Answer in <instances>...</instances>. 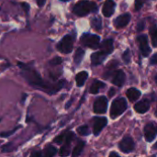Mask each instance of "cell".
<instances>
[{"instance_id":"40","label":"cell","mask_w":157,"mask_h":157,"mask_svg":"<svg viewBox=\"0 0 157 157\" xmlns=\"http://www.w3.org/2000/svg\"><path fill=\"white\" fill-rule=\"evenodd\" d=\"M153 157H155V155H154V156H153Z\"/></svg>"},{"instance_id":"23","label":"cell","mask_w":157,"mask_h":157,"mask_svg":"<svg viewBox=\"0 0 157 157\" xmlns=\"http://www.w3.org/2000/svg\"><path fill=\"white\" fill-rule=\"evenodd\" d=\"M70 144H64L61 150H60V155L62 157H66L70 154Z\"/></svg>"},{"instance_id":"31","label":"cell","mask_w":157,"mask_h":157,"mask_svg":"<svg viewBox=\"0 0 157 157\" xmlns=\"http://www.w3.org/2000/svg\"><path fill=\"white\" fill-rule=\"evenodd\" d=\"M17 128H15L13 131H9V132H2V133H0V136H2V137H7V136H9L10 134L14 133V132L17 131Z\"/></svg>"},{"instance_id":"2","label":"cell","mask_w":157,"mask_h":157,"mask_svg":"<svg viewBox=\"0 0 157 157\" xmlns=\"http://www.w3.org/2000/svg\"><path fill=\"white\" fill-rule=\"evenodd\" d=\"M97 6L94 2H89L87 0H81L75 4L74 6V13L79 17L86 16L89 12L96 11Z\"/></svg>"},{"instance_id":"19","label":"cell","mask_w":157,"mask_h":157,"mask_svg":"<svg viewBox=\"0 0 157 157\" xmlns=\"http://www.w3.org/2000/svg\"><path fill=\"white\" fill-rule=\"evenodd\" d=\"M103 87H105V84L101 81L96 80L90 87V93L91 94H98Z\"/></svg>"},{"instance_id":"21","label":"cell","mask_w":157,"mask_h":157,"mask_svg":"<svg viewBox=\"0 0 157 157\" xmlns=\"http://www.w3.org/2000/svg\"><path fill=\"white\" fill-rule=\"evenodd\" d=\"M84 147H85V143L82 142V141H80V142L76 144V146L75 147V149H74V151H73V154H72V156H79V155L82 154V152H83V150H84Z\"/></svg>"},{"instance_id":"14","label":"cell","mask_w":157,"mask_h":157,"mask_svg":"<svg viewBox=\"0 0 157 157\" xmlns=\"http://www.w3.org/2000/svg\"><path fill=\"white\" fill-rule=\"evenodd\" d=\"M125 78H126V76H125L124 72L121 70H119V71L115 72L113 78H112V83L114 85H116L117 86H121L125 82Z\"/></svg>"},{"instance_id":"3","label":"cell","mask_w":157,"mask_h":157,"mask_svg":"<svg viewBox=\"0 0 157 157\" xmlns=\"http://www.w3.org/2000/svg\"><path fill=\"white\" fill-rule=\"evenodd\" d=\"M126 109H127L126 99L122 98H116L112 102V105L110 108V117L112 119H115V118L121 116Z\"/></svg>"},{"instance_id":"10","label":"cell","mask_w":157,"mask_h":157,"mask_svg":"<svg viewBox=\"0 0 157 157\" xmlns=\"http://www.w3.org/2000/svg\"><path fill=\"white\" fill-rule=\"evenodd\" d=\"M108 121L106 118H95L94 119V125H93V132L95 135H98L103 128L107 125Z\"/></svg>"},{"instance_id":"37","label":"cell","mask_w":157,"mask_h":157,"mask_svg":"<svg viewBox=\"0 0 157 157\" xmlns=\"http://www.w3.org/2000/svg\"><path fill=\"white\" fill-rule=\"evenodd\" d=\"M109 157H121V156H120L117 153H114V152H113V153H111V154L109 155Z\"/></svg>"},{"instance_id":"18","label":"cell","mask_w":157,"mask_h":157,"mask_svg":"<svg viewBox=\"0 0 157 157\" xmlns=\"http://www.w3.org/2000/svg\"><path fill=\"white\" fill-rule=\"evenodd\" d=\"M87 77H88V74H87L86 72L83 71V72L78 73V74L76 75V77H75V81H76L77 86H84V84H85V82L86 81Z\"/></svg>"},{"instance_id":"33","label":"cell","mask_w":157,"mask_h":157,"mask_svg":"<svg viewBox=\"0 0 157 157\" xmlns=\"http://www.w3.org/2000/svg\"><path fill=\"white\" fill-rule=\"evenodd\" d=\"M151 64H153V65H155V64H156L157 63V54H154L153 55V57H152V59H151Z\"/></svg>"},{"instance_id":"7","label":"cell","mask_w":157,"mask_h":157,"mask_svg":"<svg viewBox=\"0 0 157 157\" xmlns=\"http://www.w3.org/2000/svg\"><path fill=\"white\" fill-rule=\"evenodd\" d=\"M119 147L123 153H126V154L131 153L134 149V142H133L132 138H131L130 136H126L121 140Z\"/></svg>"},{"instance_id":"26","label":"cell","mask_w":157,"mask_h":157,"mask_svg":"<svg viewBox=\"0 0 157 157\" xmlns=\"http://www.w3.org/2000/svg\"><path fill=\"white\" fill-rule=\"evenodd\" d=\"M77 132L80 134V135H87L89 133V129L86 125H84V126H80L78 129H77Z\"/></svg>"},{"instance_id":"6","label":"cell","mask_w":157,"mask_h":157,"mask_svg":"<svg viewBox=\"0 0 157 157\" xmlns=\"http://www.w3.org/2000/svg\"><path fill=\"white\" fill-rule=\"evenodd\" d=\"M108 108V99L106 97H99L94 103V112L98 114H103Z\"/></svg>"},{"instance_id":"36","label":"cell","mask_w":157,"mask_h":157,"mask_svg":"<svg viewBox=\"0 0 157 157\" xmlns=\"http://www.w3.org/2000/svg\"><path fill=\"white\" fill-rule=\"evenodd\" d=\"M22 6H23V8H24V9L26 8V12H28V11H29V5H28V4L23 3V4H22Z\"/></svg>"},{"instance_id":"28","label":"cell","mask_w":157,"mask_h":157,"mask_svg":"<svg viewBox=\"0 0 157 157\" xmlns=\"http://www.w3.org/2000/svg\"><path fill=\"white\" fill-rule=\"evenodd\" d=\"M64 139H65V133L60 134L58 137H56V138L54 139V143H56V144H62V143H63V142H64Z\"/></svg>"},{"instance_id":"16","label":"cell","mask_w":157,"mask_h":157,"mask_svg":"<svg viewBox=\"0 0 157 157\" xmlns=\"http://www.w3.org/2000/svg\"><path fill=\"white\" fill-rule=\"evenodd\" d=\"M106 54L101 52H94L92 55H91V62H92V64L93 65H98L100 63H102L106 58Z\"/></svg>"},{"instance_id":"12","label":"cell","mask_w":157,"mask_h":157,"mask_svg":"<svg viewBox=\"0 0 157 157\" xmlns=\"http://www.w3.org/2000/svg\"><path fill=\"white\" fill-rule=\"evenodd\" d=\"M130 20H131V15L129 13H125L117 17V19L115 20V25L117 28H124L129 24Z\"/></svg>"},{"instance_id":"39","label":"cell","mask_w":157,"mask_h":157,"mask_svg":"<svg viewBox=\"0 0 157 157\" xmlns=\"http://www.w3.org/2000/svg\"><path fill=\"white\" fill-rule=\"evenodd\" d=\"M62 1H69V0H62Z\"/></svg>"},{"instance_id":"29","label":"cell","mask_w":157,"mask_h":157,"mask_svg":"<svg viewBox=\"0 0 157 157\" xmlns=\"http://www.w3.org/2000/svg\"><path fill=\"white\" fill-rule=\"evenodd\" d=\"M62 62H63V60H62L60 57H56V58L52 59V60L50 62V64H51V65H58V64H60Z\"/></svg>"},{"instance_id":"35","label":"cell","mask_w":157,"mask_h":157,"mask_svg":"<svg viewBox=\"0 0 157 157\" xmlns=\"http://www.w3.org/2000/svg\"><path fill=\"white\" fill-rule=\"evenodd\" d=\"M45 1H46V0H38V5H39L40 6H42L44 5Z\"/></svg>"},{"instance_id":"1","label":"cell","mask_w":157,"mask_h":157,"mask_svg":"<svg viewBox=\"0 0 157 157\" xmlns=\"http://www.w3.org/2000/svg\"><path fill=\"white\" fill-rule=\"evenodd\" d=\"M18 65L22 69L21 75L29 83V85L32 86H35L37 88H40L44 92H47L49 94H53V93H56L63 86V82H59L56 84H50L48 82L46 83L41 79L40 75L35 70L29 68L25 64L20 63H18Z\"/></svg>"},{"instance_id":"13","label":"cell","mask_w":157,"mask_h":157,"mask_svg":"<svg viewBox=\"0 0 157 157\" xmlns=\"http://www.w3.org/2000/svg\"><path fill=\"white\" fill-rule=\"evenodd\" d=\"M100 52L105 53L106 55L109 54L112 52L113 51V40L111 39H109V40H105L100 45Z\"/></svg>"},{"instance_id":"24","label":"cell","mask_w":157,"mask_h":157,"mask_svg":"<svg viewBox=\"0 0 157 157\" xmlns=\"http://www.w3.org/2000/svg\"><path fill=\"white\" fill-rule=\"evenodd\" d=\"M150 35H151V38H152V42H153V45L155 47H156V37H157V29L156 25L155 24L153 26V28L150 29Z\"/></svg>"},{"instance_id":"20","label":"cell","mask_w":157,"mask_h":157,"mask_svg":"<svg viewBox=\"0 0 157 157\" xmlns=\"http://www.w3.org/2000/svg\"><path fill=\"white\" fill-rule=\"evenodd\" d=\"M57 153V150L52 145H48L42 152V157H53Z\"/></svg>"},{"instance_id":"27","label":"cell","mask_w":157,"mask_h":157,"mask_svg":"<svg viewBox=\"0 0 157 157\" xmlns=\"http://www.w3.org/2000/svg\"><path fill=\"white\" fill-rule=\"evenodd\" d=\"M122 58H123V61L126 63H130V61H131V52H130V50H126L125 51V52L122 55Z\"/></svg>"},{"instance_id":"15","label":"cell","mask_w":157,"mask_h":157,"mask_svg":"<svg viewBox=\"0 0 157 157\" xmlns=\"http://www.w3.org/2000/svg\"><path fill=\"white\" fill-rule=\"evenodd\" d=\"M150 108V102L147 99H144L141 100L140 102L136 103L134 106V110L137 111L138 113H145L146 111H148Z\"/></svg>"},{"instance_id":"17","label":"cell","mask_w":157,"mask_h":157,"mask_svg":"<svg viewBox=\"0 0 157 157\" xmlns=\"http://www.w3.org/2000/svg\"><path fill=\"white\" fill-rule=\"evenodd\" d=\"M126 95H127L128 98L130 99V101L133 102V101L137 100L141 97V92L138 89H136L134 87H132V88H129L127 90Z\"/></svg>"},{"instance_id":"25","label":"cell","mask_w":157,"mask_h":157,"mask_svg":"<svg viewBox=\"0 0 157 157\" xmlns=\"http://www.w3.org/2000/svg\"><path fill=\"white\" fill-rule=\"evenodd\" d=\"M92 27L96 29V30H100L102 28V22H101V18L100 17H95L92 20Z\"/></svg>"},{"instance_id":"4","label":"cell","mask_w":157,"mask_h":157,"mask_svg":"<svg viewBox=\"0 0 157 157\" xmlns=\"http://www.w3.org/2000/svg\"><path fill=\"white\" fill-rule=\"evenodd\" d=\"M73 47H74V39L71 35L64 36L57 45L58 50L63 53L71 52L73 50Z\"/></svg>"},{"instance_id":"32","label":"cell","mask_w":157,"mask_h":157,"mask_svg":"<svg viewBox=\"0 0 157 157\" xmlns=\"http://www.w3.org/2000/svg\"><path fill=\"white\" fill-rule=\"evenodd\" d=\"M29 157H42V152H40V151L33 152Z\"/></svg>"},{"instance_id":"22","label":"cell","mask_w":157,"mask_h":157,"mask_svg":"<svg viewBox=\"0 0 157 157\" xmlns=\"http://www.w3.org/2000/svg\"><path fill=\"white\" fill-rule=\"evenodd\" d=\"M84 55H85V51L82 48H78L75 54V63L76 64H79L82 62Z\"/></svg>"},{"instance_id":"11","label":"cell","mask_w":157,"mask_h":157,"mask_svg":"<svg viewBox=\"0 0 157 157\" xmlns=\"http://www.w3.org/2000/svg\"><path fill=\"white\" fill-rule=\"evenodd\" d=\"M115 6L116 5H115V3L112 0H107L104 3L103 7H102V13H103V15L105 17H110L113 14L114 10H115Z\"/></svg>"},{"instance_id":"5","label":"cell","mask_w":157,"mask_h":157,"mask_svg":"<svg viewBox=\"0 0 157 157\" xmlns=\"http://www.w3.org/2000/svg\"><path fill=\"white\" fill-rule=\"evenodd\" d=\"M81 40L86 46L91 49H97L99 46L100 39L98 35H95V34H85L83 35Z\"/></svg>"},{"instance_id":"30","label":"cell","mask_w":157,"mask_h":157,"mask_svg":"<svg viewBox=\"0 0 157 157\" xmlns=\"http://www.w3.org/2000/svg\"><path fill=\"white\" fill-rule=\"evenodd\" d=\"M145 1L146 0H136L135 1V9L136 10H140Z\"/></svg>"},{"instance_id":"8","label":"cell","mask_w":157,"mask_h":157,"mask_svg":"<svg viewBox=\"0 0 157 157\" xmlns=\"http://www.w3.org/2000/svg\"><path fill=\"white\" fill-rule=\"evenodd\" d=\"M144 137L147 142H153L156 137V126L155 123H148L144 127Z\"/></svg>"},{"instance_id":"38","label":"cell","mask_w":157,"mask_h":157,"mask_svg":"<svg viewBox=\"0 0 157 157\" xmlns=\"http://www.w3.org/2000/svg\"><path fill=\"white\" fill-rule=\"evenodd\" d=\"M114 94H115V89L111 88V89L109 90V96H112V95H114Z\"/></svg>"},{"instance_id":"9","label":"cell","mask_w":157,"mask_h":157,"mask_svg":"<svg viewBox=\"0 0 157 157\" xmlns=\"http://www.w3.org/2000/svg\"><path fill=\"white\" fill-rule=\"evenodd\" d=\"M138 41L140 43V50L144 56H148L151 52V49L148 45V39L145 35H141L138 37Z\"/></svg>"},{"instance_id":"34","label":"cell","mask_w":157,"mask_h":157,"mask_svg":"<svg viewBox=\"0 0 157 157\" xmlns=\"http://www.w3.org/2000/svg\"><path fill=\"white\" fill-rule=\"evenodd\" d=\"M142 29H144V23H143V21L138 26V31H141Z\"/></svg>"}]
</instances>
